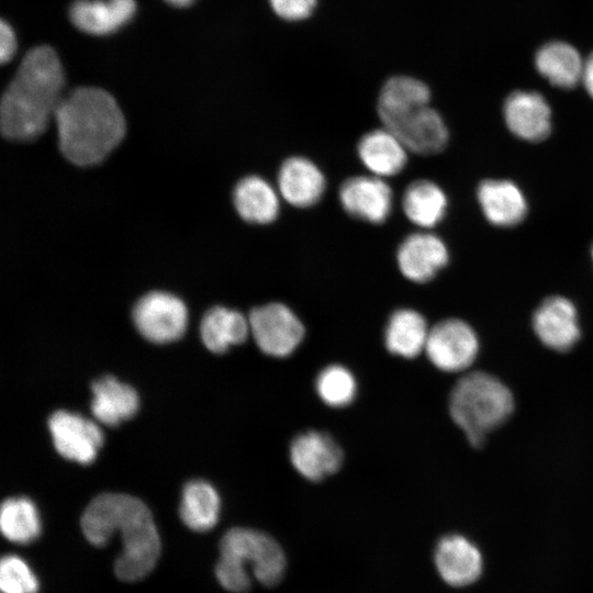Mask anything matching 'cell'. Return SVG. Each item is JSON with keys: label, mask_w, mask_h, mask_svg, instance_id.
Instances as JSON below:
<instances>
[{"label": "cell", "mask_w": 593, "mask_h": 593, "mask_svg": "<svg viewBox=\"0 0 593 593\" xmlns=\"http://www.w3.org/2000/svg\"><path fill=\"white\" fill-rule=\"evenodd\" d=\"M86 539L105 546L120 532L123 551L114 563L116 577L125 582L145 578L156 566L160 552L158 532L148 507L137 497L104 493L94 497L81 517Z\"/></svg>", "instance_id": "1"}, {"label": "cell", "mask_w": 593, "mask_h": 593, "mask_svg": "<svg viewBox=\"0 0 593 593\" xmlns=\"http://www.w3.org/2000/svg\"><path fill=\"white\" fill-rule=\"evenodd\" d=\"M64 83L55 51L45 45L30 49L1 98L2 134L14 141L40 136L54 119L64 97Z\"/></svg>", "instance_id": "2"}, {"label": "cell", "mask_w": 593, "mask_h": 593, "mask_svg": "<svg viewBox=\"0 0 593 593\" xmlns=\"http://www.w3.org/2000/svg\"><path fill=\"white\" fill-rule=\"evenodd\" d=\"M54 120L59 149L77 166L99 164L125 134V120L118 102L96 87H80L64 96Z\"/></svg>", "instance_id": "3"}, {"label": "cell", "mask_w": 593, "mask_h": 593, "mask_svg": "<svg viewBox=\"0 0 593 593\" xmlns=\"http://www.w3.org/2000/svg\"><path fill=\"white\" fill-rule=\"evenodd\" d=\"M248 566L259 583L273 586L284 575L286 556L279 544L262 532L243 527L227 530L220 542L217 581L230 592H247L251 585Z\"/></svg>", "instance_id": "4"}, {"label": "cell", "mask_w": 593, "mask_h": 593, "mask_svg": "<svg viewBox=\"0 0 593 593\" xmlns=\"http://www.w3.org/2000/svg\"><path fill=\"white\" fill-rule=\"evenodd\" d=\"M513 411L511 390L483 371L462 376L449 395L450 416L473 447L481 446L489 433L504 424Z\"/></svg>", "instance_id": "5"}, {"label": "cell", "mask_w": 593, "mask_h": 593, "mask_svg": "<svg viewBox=\"0 0 593 593\" xmlns=\"http://www.w3.org/2000/svg\"><path fill=\"white\" fill-rule=\"evenodd\" d=\"M250 334L258 348L268 356L288 357L301 344L304 326L283 303L272 302L251 310L248 316Z\"/></svg>", "instance_id": "6"}, {"label": "cell", "mask_w": 593, "mask_h": 593, "mask_svg": "<svg viewBox=\"0 0 593 593\" xmlns=\"http://www.w3.org/2000/svg\"><path fill=\"white\" fill-rule=\"evenodd\" d=\"M132 317L135 327L147 340L166 344L183 335L188 312L184 303L176 295L154 291L135 303Z\"/></svg>", "instance_id": "7"}, {"label": "cell", "mask_w": 593, "mask_h": 593, "mask_svg": "<svg viewBox=\"0 0 593 593\" xmlns=\"http://www.w3.org/2000/svg\"><path fill=\"white\" fill-rule=\"evenodd\" d=\"M478 351V336L462 320H444L429 329L425 353L430 362L441 371L467 370L474 362Z\"/></svg>", "instance_id": "8"}, {"label": "cell", "mask_w": 593, "mask_h": 593, "mask_svg": "<svg viewBox=\"0 0 593 593\" xmlns=\"http://www.w3.org/2000/svg\"><path fill=\"white\" fill-rule=\"evenodd\" d=\"M338 199L348 215L370 224L384 223L393 208L391 187L373 175L345 179L339 187Z\"/></svg>", "instance_id": "9"}, {"label": "cell", "mask_w": 593, "mask_h": 593, "mask_svg": "<svg viewBox=\"0 0 593 593\" xmlns=\"http://www.w3.org/2000/svg\"><path fill=\"white\" fill-rule=\"evenodd\" d=\"M48 428L58 454L82 465L92 462L103 444V434L98 424L77 413H53Z\"/></svg>", "instance_id": "10"}, {"label": "cell", "mask_w": 593, "mask_h": 593, "mask_svg": "<svg viewBox=\"0 0 593 593\" xmlns=\"http://www.w3.org/2000/svg\"><path fill=\"white\" fill-rule=\"evenodd\" d=\"M532 325L541 344L559 353L570 350L581 335L577 309L561 295L545 299L534 312Z\"/></svg>", "instance_id": "11"}, {"label": "cell", "mask_w": 593, "mask_h": 593, "mask_svg": "<svg viewBox=\"0 0 593 593\" xmlns=\"http://www.w3.org/2000/svg\"><path fill=\"white\" fill-rule=\"evenodd\" d=\"M449 260L444 240L430 232L407 235L396 250L401 273L409 280L423 283L432 280Z\"/></svg>", "instance_id": "12"}, {"label": "cell", "mask_w": 593, "mask_h": 593, "mask_svg": "<svg viewBox=\"0 0 593 593\" xmlns=\"http://www.w3.org/2000/svg\"><path fill=\"white\" fill-rule=\"evenodd\" d=\"M290 461L303 478L316 482L340 468L343 451L328 434L307 430L292 440Z\"/></svg>", "instance_id": "13"}, {"label": "cell", "mask_w": 593, "mask_h": 593, "mask_svg": "<svg viewBox=\"0 0 593 593\" xmlns=\"http://www.w3.org/2000/svg\"><path fill=\"white\" fill-rule=\"evenodd\" d=\"M434 561L440 578L449 585L466 586L475 582L483 570V558L474 542L451 534L439 539Z\"/></svg>", "instance_id": "14"}, {"label": "cell", "mask_w": 593, "mask_h": 593, "mask_svg": "<svg viewBox=\"0 0 593 593\" xmlns=\"http://www.w3.org/2000/svg\"><path fill=\"white\" fill-rule=\"evenodd\" d=\"M277 189L290 205L306 209L315 205L326 190L323 171L311 159L291 156L282 161L277 174Z\"/></svg>", "instance_id": "15"}, {"label": "cell", "mask_w": 593, "mask_h": 593, "mask_svg": "<svg viewBox=\"0 0 593 593\" xmlns=\"http://www.w3.org/2000/svg\"><path fill=\"white\" fill-rule=\"evenodd\" d=\"M503 115L508 130L524 141L540 142L550 134V107L536 91L512 92L504 102Z\"/></svg>", "instance_id": "16"}, {"label": "cell", "mask_w": 593, "mask_h": 593, "mask_svg": "<svg viewBox=\"0 0 593 593\" xmlns=\"http://www.w3.org/2000/svg\"><path fill=\"white\" fill-rule=\"evenodd\" d=\"M403 143L409 152L433 155L441 152L448 143V128L440 114L426 105L388 128Z\"/></svg>", "instance_id": "17"}, {"label": "cell", "mask_w": 593, "mask_h": 593, "mask_svg": "<svg viewBox=\"0 0 593 593\" xmlns=\"http://www.w3.org/2000/svg\"><path fill=\"white\" fill-rule=\"evenodd\" d=\"M430 90L421 80L410 76H395L382 86L378 98V115L390 128L411 113L429 105Z\"/></svg>", "instance_id": "18"}, {"label": "cell", "mask_w": 593, "mask_h": 593, "mask_svg": "<svg viewBox=\"0 0 593 593\" xmlns=\"http://www.w3.org/2000/svg\"><path fill=\"white\" fill-rule=\"evenodd\" d=\"M407 153L401 139L384 126L367 132L357 144L362 165L371 175L382 179L396 176L404 169Z\"/></svg>", "instance_id": "19"}, {"label": "cell", "mask_w": 593, "mask_h": 593, "mask_svg": "<svg viewBox=\"0 0 593 593\" xmlns=\"http://www.w3.org/2000/svg\"><path fill=\"white\" fill-rule=\"evenodd\" d=\"M477 198L485 219L493 225L511 227L527 214V201L522 190L510 180L488 179L477 190Z\"/></svg>", "instance_id": "20"}, {"label": "cell", "mask_w": 593, "mask_h": 593, "mask_svg": "<svg viewBox=\"0 0 593 593\" xmlns=\"http://www.w3.org/2000/svg\"><path fill=\"white\" fill-rule=\"evenodd\" d=\"M135 10V0H76L70 5L69 18L82 32L105 35L127 23Z\"/></svg>", "instance_id": "21"}, {"label": "cell", "mask_w": 593, "mask_h": 593, "mask_svg": "<svg viewBox=\"0 0 593 593\" xmlns=\"http://www.w3.org/2000/svg\"><path fill=\"white\" fill-rule=\"evenodd\" d=\"M238 215L251 224H270L280 213V194L269 181L259 176L240 179L233 191Z\"/></svg>", "instance_id": "22"}, {"label": "cell", "mask_w": 593, "mask_h": 593, "mask_svg": "<svg viewBox=\"0 0 593 593\" xmlns=\"http://www.w3.org/2000/svg\"><path fill=\"white\" fill-rule=\"evenodd\" d=\"M91 412L96 419L108 426L119 425L131 418L138 410L136 391L111 376H105L91 385Z\"/></svg>", "instance_id": "23"}, {"label": "cell", "mask_w": 593, "mask_h": 593, "mask_svg": "<svg viewBox=\"0 0 593 593\" xmlns=\"http://www.w3.org/2000/svg\"><path fill=\"white\" fill-rule=\"evenodd\" d=\"M402 209L407 220L421 228H432L446 216L448 199L434 181H412L402 195Z\"/></svg>", "instance_id": "24"}, {"label": "cell", "mask_w": 593, "mask_h": 593, "mask_svg": "<svg viewBox=\"0 0 593 593\" xmlns=\"http://www.w3.org/2000/svg\"><path fill=\"white\" fill-rule=\"evenodd\" d=\"M200 333L209 350L222 354L246 340L250 334L249 321L239 311L214 306L204 314Z\"/></svg>", "instance_id": "25"}, {"label": "cell", "mask_w": 593, "mask_h": 593, "mask_svg": "<svg viewBox=\"0 0 593 593\" xmlns=\"http://www.w3.org/2000/svg\"><path fill=\"white\" fill-rule=\"evenodd\" d=\"M429 329L426 320L417 311L396 310L384 331L385 347L393 355L414 358L425 350Z\"/></svg>", "instance_id": "26"}, {"label": "cell", "mask_w": 593, "mask_h": 593, "mask_svg": "<svg viewBox=\"0 0 593 593\" xmlns=\"http://www.w3.org/2000/svg\"><path fill=\"white\" fill-rule=\"evenodd\" d=\"M220 508L219 493L209 482L192 480L184 485L179 515L190 529L200 533L212 529L219 521Z\"/></svg>", "instance_id": "27"}, {"label": "cell", "mask_w": 593, "mask_h": 593, "mask_svg": "<svg viewBox=\"0 0 593 593\" xmlns=\"http://www.w3.org/2000/svg\"><path fill=\"white\" fill-rule=\"evenodd\" d=\"M535 64L539 74L551 85L570 89L581 80L584 63L571 45L551 42L537 52Z\"/></svg>", "instance_id": "28"}, {"label": "cell", "mask_w": 593, "mask_h": 593, "mask_svg": "<svg viewBox=\"0 0 593 593\" xmlns=\"http://www.w3.org/2000/svg\"><path fill=\"white\" fill-rule=\"evenodd\" d=\"M0 526L8 540L21 545L34 541L42 530L38 511L27 497H10L2 503Z\"/></svg>", "instance_id": "29"}, {"label": "cell", "mask_w": 593, "mask_h": 593, "mask_svg": "<svg viewBox=\"0 0 593 593\" xmlns=\"http://www.w3.org/2000/svg\"><path fill=\"white\" fill-rule=\"evenodd\" d=\"M315 389L320 399L332 407H343L355 399L357 384L353 373L340 365L325 367L317 376Z\"/></svg>", "instance_id": "30"}, {"label": "cell", "mask_w": 593, "mask_h": 593, "mask_svg": "<svg viewBox=\"0 0 593 593\" xmlns=\"http://www.w3.org/2000/svg\"><path fill=\"white\" fill-rule=\"evenodd\" d=\"M40 583L29 564L14 555L3 556L0 562L2 593H37Z\"/></svg>", "instance_id": "31"}, {"label": "cell", "mask_w": 593, "mask_h": 593, "mask_svg": "<svg viewBox=\"0 0 593 593\" xmlns=\"http://www.w3.org/2000/svg\"><path fill=\"white\" fill-rule=\"evenodd\" d=\"M275 13L288 21L307 18L314 10L316 0H269Z\"/></svg>", "instance_id": "32"}, {"label": "cell", "mask_w": 593, "mask_h": 593, "mask_svg": "<svg viewBox=\"0 0 593 593\" xmlns=\"http://www.w3.org/2000/svg\"><path fill=\"white\" fill-rule=\"evenodd\" d=\"M16 47L15 36L12 27L5 22L0 23V60L2 64L9 61Z\"/></svg>", "instance_id": "33"}, {"label": "cell", "mask_w": 593, "mask_h": 593, "mask_svg": "<svg viewBox=\"0 0 593 593\" xmlns=\"http://www.w3.org/2000/svg\"><path fill=\"white\" fill-rule=\"evenodd\" d=\"M588 93L593 99V53L583 64V71L581 78Z\"/></svg>", "instance_id": "34"}, {"label": "cell", "mask_w": 593, "mask_h": 593, "mask_svg": "<svg viewBox=\"0 0 593 593\" xmlns=\"http://www.w3.org/2000/svg\"><path fill=\"white\" fill-rule=\"evenodd\" d=\"M171 5L175 7H187L189 5L193 0H165Z\"/></svg>", "instance_id": "35"}, {"label": "cell", "mask_w": 593, "mask_h": 593, "mask_svg": "<svg viewBox=\"0 0 593 593\" xmlns=\"http://www.w3.org/2000/svg\"><path fill=\"white\" fill-rule=\"evenodd\" d=\"M592 258H593V247H592Z\"/></svg>", "instance_id": "36"}]
</instances>
